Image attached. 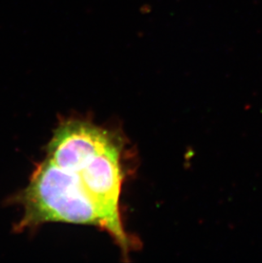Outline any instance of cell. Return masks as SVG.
Wrapping results in <instances>:
<instances>
[{"label": "cell", "mask_w": 262, "mask_h": 263, "mask_svg": "<svg viewBox=\"0 0 262 263\" xmlns=\"http://www.w3.org/2000/svg\"><path fill=\"white\" fill-rule=\"evenodd\" d=\"M124 140L117 133L89 120L66 119L58 125L45 147L54 163L74 167L116 230V243L124 256L134 248L132 238L122 223L119 199L124 173Z\"/></svg>", "instance_id": "6da1fadb"}, {"label": "cell", "mask_w": 262, "mask_h": 263, "mask_svg": "<svg viewBox=\"0 0 262 263\" xmlns=\"http://www.w3.org/2000/svg\"><path fill=\"white\" fill-rule=\"evenodd\" d=\"M13 202L23 205V217L15 229L24 231L50 222L89 225L103 229L115 238L108 216L89 191L74 167L58 164L45 157L38 163L25 189Z\"/></svg>", "instance_id": "7a4b0ae2"}]
</instances>
